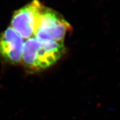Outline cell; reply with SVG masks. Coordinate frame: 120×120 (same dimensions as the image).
<instances>
[{"label":"cell","mask_w":120,"mask_h":120,"mask_svg":"<svg viewBox=\"0 0 120 120\" xmlns=\"http://www.w3.org/2000/svg\"><path fill=\"white\" fill-rule=\"evenodd\" d=\"M43 7L39 1L33 0L19 9L13 13L11 21V27L22 38H31L35 34Z\"/></svg>","instance_id":"3957f363"},{"label":"cell","mask_w":120,"mask_h":120,"mask_svg":"<svg viewBox=\"0 0 120 120\" xmlns=\"http://www.w3.org/2000/svg\"><path fill=\"white\" fill-rule=\"evenodd\" d=\"M65 52L64 41H44L30 38L24 43L22 64L27 71L37 72L56 64Z\"/></svg>","instance_id":"6da1fadb"},{"label":"cell","mask_w":120,"mask_h":120,"mask_svg":"<svg viewBox=\"0 0 120 120\" xmlns=\"http://www.w3.org/2000/svg\"><path fill=\"white\" fill-rule=\"evenodd\" d=\"M23 38L11 27L0 34V60L9 64L22 63Z\"/></svg>","instance_id":"277c9868"},{"label":"cell","mask_w":120,"mask_h":120,"mask_svg":"<svg viewBox=\"0 0 120 120\" xmlns=\"http://www.w3.org/2000/svg\"><path fill=\"white\" fill-rule=\"evenodd\" d=\"M71 26L61 15L43 6L38 19L34 35L44 41H64Z\"/></svg>","instance_id":"7a4b0ae2"}]
</instances>
